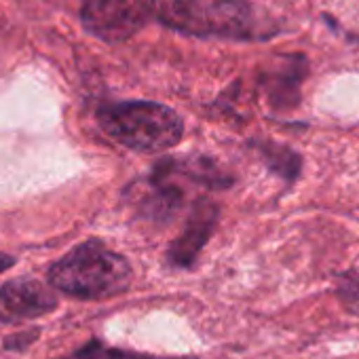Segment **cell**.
Returning <instances> with one entry per match:
<instances>
[{"instance_id":"1","label":"cell","mask_w":359,"mask_h":359,"mask_svg":"<svg viewBox=\"0 0 359 359\" xmlns=\"http://www.w3.org/2000/svg\"><path fill=\"white\" fill-rule=\"evenodd\" d=\"M146 5L156 22L187 36L260 43L281 32L250 0H146Z\"/></svg>"},{"instance_id":"2","label":"cell","mask_w":359,"mask_h":359,"mask_svg":"<svg viewBox=\"0 0 359 359\" xmlns=\"http://www.w3.org/2000/svg\"><path fill=\"white\" fill-rule=\"evenodd\" d=\"M133 269L123 254L112 252L100 239L72 248L49 266V283L55 292L79 300H106L129 290Z\"/></svg>"},{"instance_id":"3","label":"cell","mask_w":359,"mask_h":359,"mask_svg":"<svg viewBox=\"0 0 359 359\" xmlns=\"http://www.w3.org/2000/svg\"><path fill=\"white\" fill-rule=\"evenodd\" d=\"M95 118L106 135L135 152H165L184 137L182 116L158 102L127 100L104 104Z\"/></svg>"},{"instance_id":"4","label":"cell","mask_w":359,"mask_h":359,"mask_svg":"<svg viewBox=\"0 0 359 359\" xmlns=\"http://www.w3.org/2000/svg\"><path fill=\"white\" fill-rule=\"evenodd\" d=\"M150 18L146 0H83L81 7L83 28L108 45L129 41Z\"/></svg>"},{"instance_id":"5","label":"cell","mask_w":359,"mask_h":359,"mask_svg":"<svg viewBox=\"0 0 359 359\" xmlns=\"http://www.w3.org/2000/svg\"><path fill=\"white\" fill-rule=\"evenodd\" d=\"M60 298L47 283L22 277L0 285V323H26L55 311Z\"/></svg>"},{"instance_id":"6","label":"cell","mask_w":359,"mask_h":359,"mask_svg":"<svg viewBox=\"0 0 359 359\" xmlns=\"http://www.w3.org/2000/svg\"><path fill=\"white\" fill-rule=\"evenodd\" d=\"M309 76V57L302 53L279 55L277 62L260 74V89L275 112H290L302 102V83Z\"/></svg>"},{"instance_id":"7","label":"cell","mask_w":359,"mask_h":359,"mask_svg":"<svg viewBox=\"0 0 359 359\" xmlns=\"http://www.w3.org/2000/svg\"><path fill=\"white\" fill-rule=\"evenodd\" d=\"M220 220V208L212 199H197L189 212V220L167 250V260L175 269H191L201 250L208 245Z\"/></svg>"},{"instance_id":"8","label":"cell","mask_w":359,"mask_h":359,"mask_svg":"<svg viewBox=\"0 0 359 359\" xmlns=\"http://www.w3.org/2000/svg\"><path fill=\"white\" fill-rule=\"evenodd\" d=\"M184 205V193L171 184L169 177L152 171L146 189L135 199V210L142 218L152 222H169Z\"/></svg>"},{"instance_id":"9","label":"cell","mask_w":359,"mask_h":359,"mask_svg":"<svg viewBox=\"0 0 359 359\" xmlns=\"http://www.w3.org/2000/svg\"><path fill=\"white\" fill-rule=\"evenodd\" d=\"M252 148L260 154L266 169L275 173L277 177H281L285 184H294L300 177L302 154L296 152L294 148L279 144V142H271V140H256L252 142Z\"/></svg>"},{"instance_id":"10","label":"cell","mask_w":359,"mask_h":359,"mask_svg":"<svg viewBox=\"0 0 359 359\" xmlns=\"http://www.w3.org/2000/svg\"><path fill=\"white\" fill-rule=\"evenodd\" d=\"M336 298L351 315H359V269L336 275Z\"/></svg>"},{"instance_id":"11","label":"cell","mask_w":359,"mask_h":359,"mask_svg":"<svg viewBox=\"0 0 359 359\" xmlns=\"http://www.w3.org/2000/svg\"><path fill=\"white\" fill-rule=\"evenodd\" d=\"M64 359H161V357L129 353V351H118V348H104L97 340H93L87 346L79 348L76 353H72ZM163 359H167V357H163Z\"/></svg>"},{"instance_id":"12","label":"cell","mask_w":359,"mask_h":359,"mask_svg":"<svg viewBox=\"0 0 359 359\" xmlns=\"http://www.w3.org/2000/svg\"><path fill=\"white\" fill-rule=\"evenodd\" d=\"M39 330H28V332H24V334H15V336H9L7 340H5V348L7 351H26L36 338H39Z\"/></svg>"},{"instance_id":"13","label":"cell","mask_w":359,"mask_h":359,"mask_svg":"<svg viewBox=\"0 0 359 359\" xmlns=\"http://www.w3.org/2000/svg\"><path fill=\"white\" fill-rule=\"evenodd\" d=\"M15 258L11 256V254H3L0 252V273H5V271H9L11 266H15Z\"/></svg>"}]
</instances>
